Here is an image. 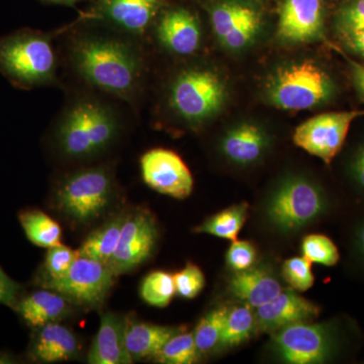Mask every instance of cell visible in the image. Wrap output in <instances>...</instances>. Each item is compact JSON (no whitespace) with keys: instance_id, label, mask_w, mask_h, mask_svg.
<instances>
[{"instance_id":"cell-4","label":"cell","mask_w":364,"mask_h":364,"mask_svg":"<svg viewBox=\"0 0 364 364\" xmlns=\"http://www.w3.org/2000/svg\"><path fill=\"white\" fill-rule=\"evenodd\" d=\"M334 91L327 72L311 60L277 69L267 88L270 102L286 111L312 109L329 100Z\"/></svg>"},{"instance_id":"cell-33","label":"cell","mask_w":364,"mask_h":364,"mask_svg":"<svg viewBox=\"0 0 364 364\" xmlns=\"http://www.w3.org/2000/svg\"><path fill=\"white\" fill-rule=\"evenodd\" d=\"M282 274L287 284L299 291H308L315 282L312 262L304 256L287 260L282 267Z\"/></svg>"},{"instance_id":"cell-8","label":"cell","mask_w":364,"mask_h":364,"mask_svg":"<svg viewBox=\"0 0 364 364\" xmlns=\"http://www.w3.org/2000/svg\"><path fill=\"white\" fill-rule=\"evenodd\" d=\"M116 277L105 263L78 256L64 277L39 286L62 294L72 305L97 309L105 303Z\"/></svg>"},{"instance_id":"cell-15","label":"cell","mask_w":364,"mask_h":364,"mask_svg":"<svg viewBox=\"0 0 364 364\" xmlns=\"http://www.w3.org/2000/svg\"><path fill=\"white\" fill-rule=\"evenodd\" d=\"M321 0H284L280 9L279 35L289 42H306L322 32Z\"/></svg>"},{"instance_id":"cell-2","label":"cell","mask_w":364,"mask_h":364,"mask_svg":"<svg viewBox=\"0 0 364 364\" xmlns=\"http://www.w3.org/2000/svg\"><path fill=\"white\" fill-rule=\"evenodd\" d=\"M56 57L51 43L39 33L21 32L0 39V71L14 85L36 87L54 76Z\"/></svg>"},{"instance_id":"cell-20","label":"cell","mask_w":364,"mask_h":364,"mask_svg":"<svg viewBox=\"0 0 364 364\" xmlns=\"http://www.w3.org/2000/svg\"><path fill=\"white\" fill-rule=\"evenodd\" d=\"M230 291L251 308H259L282 291L279 280L263 268H249L236 272L230 282Z\"/></svg>"},{"instance_id":"cell-9","label":"cell","mask_w":364,"mask_h":364,"mask_svg":"<svg viewBox=\"0 0 364 364\" xmlns=\"http://www.w3.org/2000/svg\"><path fill=\"white\" fill-rule=\"evenodd\" d=\"M337 335L328 324L294 323L277 330L272 348L282 361L291 364L323 363L337 350Z\"/></svg>"},{"instance_id":"cell-39","label":"cell","mask_w":364,"mask_h":364,"mask_svg":"<svg viewBox=\"0 0 364 364\" xmlns=\"http://www.w3.org/2000/svg\"><path fill=\"white\" fill-rule=\"evenodd\" d=\"M345 35H346L347 43L352 49L364 57V30L345 33Z\"/></svg>"},{"instance_id":"cell-12","label":"cell","mask_w":364,"mask_h":364,"mask_svg":"<svg viewBox=\"0 0 364 364\" xmlns=\"http://www.w3.org/2000/svg\"><path fill=\"white\" fill-rule=\"evenodd\" d=\"M141 170L146 184L162 195L183 200L193 193V176L173 151H148L141 158Z\"/></svg>"},{"instance_id":"cell-18","label":"cell","mask_w":364,"mask_h":364,"mask_svg":"<svg viewBox=\"0 0 364 364\" xmlns=\"http://www.w3.org/2000/svg\"><path fill=\"white\" fill-rule=\"evenodd\" d=\"M157 35L163 46L178 55L193 54L200 46V25L186 9L165 14L158 25Z\"/></svg>"},{"instance_id":"cell-21","label":"cell","mask_w":364,"mask_h":364,"mask_svg":"<svg viewBox=\"0 0 364 364\" xmlns=\"http://www.w3.org/2000/svg\"><path fill=\"white\" fill-rule=\"evenodd\" d=\"M181 328L168 327L126 318V347L132 360L153 358L163 345L181 332Z\"/></svg>"},{"instance_id":"cell-37","label":"cell","mask_w":364,"mask_h":364,"mask_svg":"<svg viewBox=\"0 0 364 364\" xmlns=\"http://www.w3.org/2000/svg\"><path fill=\"white\" fill-rule=\"evenodd\" d=\"M23 287L11 279L0 265V305L16 309L21 296H23Z\"/></svg>"},{"instance_id":"cell-13","label":"cell","mask_w":364,"mask_h":364,"mask_svg":"<svg viewBox=\"0 0 364 364\" xmlns=\"http://www.w3.org/2000/svg\"><path fill=\"white\" fill-rule=\"evenodd\" d=\"M213 28L220 41L232 50L252 42L261 26V16L253 7L239 2H223L210 14Z\"/></svg>"},{"instance_id":"cell-23","label":"cell","mask_w":364,"mask_h":364,"mask_svg":"<svg viewBox=\"0 0 364 364\" xmlns=\"http://www.w3.org/2000/svg\"><path fill=\"white\" fill-rule=\"evenodd\" d=\"M267 136L259 127L243 124L223 139L222 151L232 162L249 165L257 161L267 147Z\"/></svg>"},{"instance_id":"cell-3","label":"cell","mask_w":364,"mask_h":364,"mask_svg":"<svg viewBox=\"0 0 364 364\" xmlns=\"http://www.w3.org/2000/svg\"><path fill=\"white\" fill-rule=\"evenodd\" d=\"M117 132L116 119L109 109L98 102H79L60 124L59 148L67 157H91L109 147Z\"/></svg>"},{"instance_id":"cell-25","label":"cell","mask_w":364,"mask_h":364,"mask_svg":"<svg viewBox=\"0 0 364 364\" xmlns=\"http://www.w3.org/2000/svg\"><path fill=\"white\" fill-rule=\"evenodd\" d=\"M18 220L25 231L26 238L32 242L33 245L49 249L61 244V227L42 210H21L18 214Z\"/></svg>"},{"instance_id":"cell-5","label":"cell","mask_w":364,"mask_h":364,"mask_svg":"<svg viewBox=\"0 0 364 364\" xmlns=\"http://www.w3.org/2000/svg\"><path fill=\"white\" fill-rule=\"evenodd\" d=\"M114 196L111 174L102 167L79 170L57 189V208L78 225L97 221L109 210Z\"/></svg>"},{"instance_id":"cell-34","label":"cell","mask_w":364,"mask_h":364,"mask_svg":"<svg viewBox=\"0 0 364 364\" xmlns=\"http://www.w3.org/2000/svg\"><path fill=\"white\" fill-rule=\"evenodd\" d=\"M176 294L184 299H193L205 287V275L196 265L188 263L183 269L173 275Z\"/></svg>"},{"instance_id":"cell-1","label":"cell","mask_w":364,"mask_h":364,"mask_svg":"<svg viewBox=\"0 0 364 364\" xmlns=\"http://www.w3.org/2000/svg\"><path fill=\"white\" fill-rule=\"evenodd\" d=\"M73 62L86 81L117 97L131 95L140 77V62L135 51L109 38L78 41L73 48Z\"/></svg>"},{"instance_id":"cell-19","label":"cell","mask_w":364,"mask_h":364,"mask_svg":"<svg viewBox=\"0 0 364 364\" xmlns=\"http://www.w3.org/2000/svg\"><path fill=\"white\" fill-rule=\"evenodd\" d=\"M70 305L62 294L43 289L21 296L14 311L26 325L36 329L66 317L70 313Z\"/></svg>"},{"instance_id":"cell-30","label":"cell","mask_w":364,"mask_h":364,"mask_svg":"<svg viewBox=\"0 0 364 364\" xmlns=\"http://www.w3.org/2000/svg\"><path fill=\"white\" fill-rule=\"evenodd\" d=\"M198 355L193 333L181 331L163 345L153 358L160 363L189 364L195 363Z\"/></svg>"},{"instance_id":"cell-14","label":"cell","mask_w":364,"mask_h":364,"mask_svg":"<svg viewBox=\"0 0 364 364\" xmlns=\"http://www.w3.org/2000/svg\"><path fill=\"white\" fill-rule=\"evenodd\" d=\"M320 310L312 301L299 296L296 291H280L274 299L257 308L255 329L274 332L294 323L306 322L317 318Z\"/></svg>"},{"instance_id":"cell-40","label":"cell","mask_w":364,"mask_h":364,"mask_svg":"<svg viewBox=\"0 0 364 364\" xmlns=\"http://www.w3.org/2000/svg\"><path fill=\"white\" fill-rule=\"evenodd\" d=\"M353 76L359 91L364 95V67L353 64Z\"/></svg>"},{"instance_id":"cell-16","label":"cell","mask_w":364,"mask_h":364,"mask_svg":"<svg viewBox=\"0 0 364 364\" xmlns=\"http://www.w3.org/2000/svg\"><path fill=\"white\" fill-rule=\"evenodd\" d=\"M80 348L75 333L65 325L52 322L36 328L28 354L36 363H54L76 358Z\"/></svg>"},{"instance_id":"cell-26","label":"cell","mask_w":364,"mask_h":364,"mask_svg":"<svg viewBox=\"0 0 364 364\" xmlns=\"http://www.w3.org/2000/svg\"><path fill=\"white\" fill-rule=\"evenodd\" d=\"M255 329V313L247 305L235 306L228 311L217 350L238 346L251 336Z\"/></svg>"},{"instance_id":"cell-42","label":"cell","mask_w":364,"mask_h":364,"mask_svg":"<svg viewBox=\"0 0 364 364\" xmlns=\"http://www.w3.org/2000/svg\"><path fill=\"white\" fill-rule=\"evenodd\" d=\"M51 1L64 2V1H71V0H51Z\"/></svg>"},{"instance_id":"cell-27","label":"cell","mask_w":364,"mask_h":364,"mask_svg":"<svg viewBox=\"0 0 364 364\" xmlns=\"http://www.w3.org/2000/svg\"><path fill=\"white\" fill-rule=\"evenodd\" d=\"M248 203H241L208 218L200 227L198 233L210 234L219 238L235 241L238 238L248 214Z\"/></svg>"},{"instance_id":"cell-28","label":"cell","mask_w":364,"mask_h":364,"mask_svg":"<svg viewBox=\"0 0 364 364\" xmlns=\"http://www.w3.org/2000/svg\"><path fill=\"white\" fill-rule=\"evenodd\" d=\"M228 311L227 306H219L200 318L193 332L198 354L208 353L217 349Z\"/></svg>"},{"instance_id":"cell-38","label":"cell","mask_w":364,"mask_h":364,"mask_svg":"<svg viewBox=\"0 0 364 364\" xmlns=\"http://www.w3.org/2000/svg\"><path fill=\"white\" fill-rule=\"evenodd\" d=\"M351 174L364 189V144L359 147L351 162Z\"/></svg>"},{"instance_id":"cell-22","label":"cell","mask_w":364,"mask_h":364,"mask_svg":"<svg viewBox=\"0 0 364 364\" xmlns=\"http://www.w3.org/2000/svg\"><path fill=\"white\" fill-rule=\"evenodd\" d=\"M162 0H104L105 18L127 32L143 33L159 9Z\"/></svg>"},{"instance_id":"cell-32","label":"cell","mask_w":364,"mask_h":364,"mask_svg":"<svg viewBox=\"0 0 364 364\" xmlns=\"http://www.w3.org/2000/svg\"><path fill=\"white\" fill-rule=\"evenodd\" d=\"M303 256L312 263L334 267L339 261L340 254L331 239L324 235H309L301 243Z\"/></svg>"},{"instance_id":"cell-36","label":"cell","mask_w":364,"mask_h":364,"mask_svg":"<svg viewBox=\"0 0 364 364\" xmlns=\"http://www.w3.org/2000/svg\"><path fill=\"white\" fill-rule=\"evenodd\" d=\"M339 26L344 35L364 30V0H356L345 7L340 14Z\"/></svg>"},{"instance_id":"cell-17","label":"cell","mask_w":364,"mask_h":364,"mask_svg":"<svg viewBox=\"0 0 364 364\" xmlns=\"http://www.w3.org/2000/svg\"><path fill=\"white\" fill-rule=\"evenodd\" d=\"M126 318L116 313L105 312L87 354L90 364H128L133 363L124 339Z\"/></svg>"},{"instance_id":"cell-31","label":"cell","mask_w":364,"mask_h":364,"mask_svg":"<svg viewBox=\"0 0 364 364\" xmlns=\"http://www.w3.org/2000/svg\"><path fill=\"white\" fill-rule=\"evenodd\" d=\"M77 257V251L72 250L68 246L62 244L53 246L48 250L36 282L39 284L46 280L58 279L64 277Z\"/></svg>"},{"instance_id":"cell-41","label":"cell","mask_w":364,"mask_h":364,"mask_svg":"<svg viewBox=\"0 0 364 364\" xmlns=\"http://www.w3.org/2000/svg\"><path fill=\"white\" fill-rule=\"evenodd\" d=\"M356 247L364 258V224L361 225L356 234Z\"/></svg>"},{"instance_id":"cell-6","label":"cell","mask_w":364,"mask_h":364,"mask_svg":"<svg viewBox=\"0 0 364 364\" xmlns=\"http://www.w3.org/2000/svg\"><path fill=\"white\" fill-rule=\"evenodd\" d=\"M327 208V198L320 188L305 178L293 177L270 196L267 217L279 231L294 232L317 220Z\"/></svg>"},{"instance_id":"cell-11","label":"cell","mask_w":364,"mask_h":364,"mask_svg":"<svg viewBox=\"0 0 364 364\" xmlns=\"http://www.w3.org/2000/svg\"><path fill=\"white\" fill-rule=\"evenodd\" d=\"M157 239V225L151 213L143 208L129 213L107 265L116 277L131 272L152 255Z\"/></svg>"},{"instance_id":"cell-35","label":"cell","mask_w":364,"mask_h":364,"mask_svg":"<svg viewBox=\"0 0 364 364\" xmlns=\"http://www.w3.org/2000/svg\"><path fill=\"white\" fill-rule=\"evenodd\" d=\"M256 250L247 241L235 240L227 252V263L235 272H243L253 267Z\"/></svg>"},{"instance_id":"cell-29","label":"cell","mask_w":364,"mask_h":364,"mask_svg":"<svg viewBox=\"0 0 364 364\" xmlns=\"http://www.w3.org/2000/svg\"><path fill=\"white\" fill-rule=\"evenodd\" d=\"M176 294L173 275L161 270L148 274L140 287L141 298L143 301L148 305L157 308L168 306Z\"/></svg>"},{"instance_id":"cell-10","label":"cell","mask_w":364,"mask_h":364,"mask_svg":"<svg viewBox=\"0 0 364 364\" xmlns=\"http://www.w3.org/2000/svg\"><path fill=\"white\" fill-rule=\"evenodd\" d=\"M364 111L326 112L299 124L294 134L298 147L330 164L341 150L352 122Z\"/></svg>"},{"instance_id":"cell-7","label":"cell","mask_w":364,"mask_h":364,"mask_svg":"<svg viewBox=\"0 0 364 364\" xmlns=\"http://www.w3.org/2000/svg\"><path fill=\"white\" fill-rule=\"evenodd\" d=\"M225 100V86L214 72L188 69L181 72L171 87L170 102L179 116L191 123H202L219 111Z\"/></svg>"},{"instance_id":"cell-24","label":"cell","mask_w":364,"mask_h":364,"mask_svg":"<svg viewBox=\"0 0 364 364\" xmlns=\"http://www.w3.org/2000/svg\"><path fill=\"white\" fill-rule=\"evenodd\" d=\"M126 215L124 213L114 215L109 221L91 232L78 249V256L107 264L119 243Z\"/></svg>"}]
</instances>
